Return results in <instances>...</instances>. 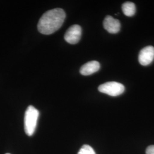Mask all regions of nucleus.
I'll list each match as a JSON object with an SVG mask.
<instances>
[{
  "label": "nucleus",
  "mask_w": 154,
  "mask_h": 154,
  "mask_svg": "<svg viewBox=\"0 0 154 154\" xmlns=\"http://www.w3.org/2000/svg\"><path fill=\"white\" fill-rule=\"evenodd\" d=\"M66 18L65 11L55 8L45 13L38 23V30L43 34L49 35L61 28Z\"/></svg>",
  "instance_id": "nucleus-1"
},
{
  "label": "nucleus",
  "mask_w": 154,
  "mask_h": 154,
  "mask_svg": "<svg viewBox=\"0 0 154 154\" xmlns=\"http://www.w3.org/2000/svg\"><path fill=\"white\" fill-rule=\"evenodd\" d=\"M39 111L33 106H28L25 114L24 128L28 136H32L35 132L38 119Z\"/></svg>",
  "instance_id": "nucleus-2"
},
{
  "label": "nucleus",
  "mask_w": 154,
  "mask_h": 154,
  "mask_svg": "<svg viewBox=\"0 0 154 154\" xmlns=\"http://www.w3.org/2000/svg\"><path fill=\"white\" fill-rule=\"evenodd\" d=\"M125 90V88L122 83L114 81L105 83L98 87V90L100 93L112 97L121 95L124 93Z\"/></svg>",
  "instance_id": "nucleus-3"
},
{
  "label": "nucleus",
  "mask_w": 154,
  "mask_h": 154,
  "mask_svg": "<svg viewBox=\"0 0 154 154\" xmlns=\"http://www.w3.org/2000/svg\"><path fill=\"white\" fill-rule=\"evenodd\" d=\"M82 28L78 25H73L67 29L64 36L67 42L70 44H76L81 39Z\"/></svg>",
  "instance_id": "nucleus-4"
},
{
  "label": "nucleus",
  "mask_w": 154,
  "mask_h": 154,
  "mask_svg": "<svg viewBox=\"0 0 154 154\" xmlns=\"http://www.w3.org/2000/svg\"><path fill=\"white\" fill-rule=\"evenodd\" d=\"M154 60V48L152 46H148L144 48L140 51L138 60L142 66H147L151 64Z\"/></svg>",
  "instance_id": "nucleus-5"
},
{
  "label": "nucleus",
  "mask_w": 154,
  "mask_h": 154,
  "mask_svg": "<svg viewBox=\"0 0 154 154\" xmlns=\"http://www.w3.org/2000/svg\"><path fill=\"white\" fill-rule=\"evenodd\" d=\"M103 27L111 34H116L121 30V23L118 20L111 16H107L103 21Z\"/></svg>",
  "instance_id": "nucleus-6"
},
{
  "label": "nucleus",
  "mask_w": 154,
  "mask_h": 154,
  "mask_svg": "<svg viewBox=\"0 0 154 154\" xmlns=\"http://www.w3.org/2000/svg\"><path fill=\"white\" fill-rule=\"evenodd\" d=\"M100 65L98 61H90L83 65L80 69V73L83 75H90L98 72Z\"/></svg>",
  "instance_id": "nucleus-7"
},
{
  "label": "nucleus",
  "mask_w": 154,
  "mask_h": 154,
  "mask_svg": "<svg viewBox=\"0 0 154 154\" xmlns=\"http://www.w3.org/2000/svg\"><path fill=\"white\" fill-rule=\"evenodd\" d=\"M122 9L125 16L132 17L136 13L135 5L131 2H126L122 6Z\"/></svg>",
  "instance_id": "nucleus-8"
},
{
  "label": "nucleus",
  "mask_w": 154,
  "mask_h": 154,
  "mask_svg": "<svg viewBox=\"0 0 154 154\" xmlns=\"http://www.w3.org/2000/svg\"><path fill=\"white\" fill-rule=\"evenodd\" d=\"M78 154H96L94 149L90 146L85 144L79 149Z\"/></svg>",
  "instance_id": "nucleus-9"
},
{
  "label": "nucleus",
  "mask_w": 154,
  "mask_h": 154,
  "mask_svg": "<svg viewBox=\"0 0 154 154\" xmlns=\"http://www.w3.org/2000/svg\"><path fill=\"white\" fill-rule=\"evenodd\" d=\"M146 154H154V145H151L148 147L146 151Z\"/></svg>",
  "instance_id": "nucleus-10"
},
{
  "label": "nucleus",
  "mask_w": 154,
  "mask_h": 154,
  "mask_svg": "<svg viewBox=\"0 0 154 154\" xmlns=\"http://www.w3.org/2000/svg\"><path fill=\"white\" fill-rule=\"evenodd\" d=\"M9 154V153H7V154Z\"/></svg>",
  "instance_id": "nucleus-11"
}]
</instances>
